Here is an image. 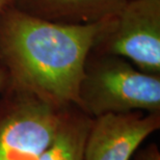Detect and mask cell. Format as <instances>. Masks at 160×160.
Wrapping results in <instances>:
<instances>
[{
  "label": "cell",
  "instance_id": "cell-1",
  "mask_svg": "<svg viewBox=\"0 0 160 160\" xmlns=\"http://www.w3.org/2000/svg\"><path fill=\"white\" fill-rule=\"evenodd\" d=\"M104 22L55 23L8 6L0 17V62L8 85L57 107H77L86 59Z\"/></svg>",
  "mask_w": 160,
  "mask_h": 160
},
{
  "label": "cell",
  "instance_id": "cell-8",
  "mask_svg": "<svg viewBox=\"0 0 160 160\" xmlns=\"http://www.w3.org/2000/svg\"><path fill=\"white\" fill-rule=\"evenodd\" d=\"M135 160H160V152L157 146L152 145L140 153Z\"/></svg>",
  "mask_w": 160,
  "mask_h": 160
},
{
  "label": "cell",
  "instance_id": "cell-6",
  "mask_svg": "<svg viewBox=\"0 0 160 160\" xmlns=\"http://www.w3.org/2000/svg\"><path fill=\"white\" fill-rule=\"evenodd\" d=\"M127 0H12V6L34 18L70 25L104 22Z\"/></svg>",
  "mask_w": 160,
  "mask_h": 160
},
{
  "label": "cell",
  "instance_id": "cell-4",
  "mask_svg": "<svg viewBox=\"0 0 160 160\" xmlns=\"http://www.w3.org/2000/svg\"><path fill=\"white\" fill-rule=\"evenodd\" d=\"M92 51L119 56L160 75V0H127L103 23Z\"/></svg>",
  "mask_w": 160,
  "mask_h": 160
},
{
  "label": "cell",
  "instance_id": "cell-9",
  "mask_svg": "<svg viewBox=\"0 0 160 160\" xmlns=\"http://www.w3.org/2000/svg\"><path fill=\"white\" fill-rule=\"evenodd\" d=\"M8 85V74H6L4 68L0 65V92L4 89Z\"/></svg>",
  "mask_w": 160,
  "mask_h": 160
},
{
  "label": "cell",
  "instance_id": "cell-7",
  "mask_svg": "<svg viewBox=\"0 0 160 160\" xmlns=\"http://www.w3.org/2000/svg\"><path fill=\"white\" fill-rule=\"evenodd\" d=\"M92 120L77 107L67 108L55 136L39 160H84Z\"/></svg>",
  "mask_w": 160,
  "mask_h": 160
},
{
  "label": "cell",
  "instance_id": "cell-10",
  "mask_svg": "<svg viewBox=\"0 0 160 160\" xmlns=\"http://www.w3.org/2000/svg\"><path fill=\"white\" fill-rule=\"evenodd\" d=\"M12 3V0H0V17H1L2 12L5 11L8 6H11Z\"/></svg>",
  "mask_w": 160,
  "mask_h": 160
},
{
  "label": "cell",
  "instance_id": "cell-2",
  "mask_svg": "<svg viewBox=\"0 0 160 160\" xmlns=\"http://www.w3.org/2000/svg\"><path fill=\"white\" fill-rule=\"evenodd\" d=\"M77 108L91 118L134 111L160 113V75L140 71L122 57L91 51Z\"/></svg>",
  "mask_w": 160,
  "mask_h": 160
},
{
  "label": "cell",
  "instance_id": "cell-3",
  "mask_svg": "<svg viewBox=\"0 0 160 160\" xmlns=\"http://www.w3.org/2000/svg\"><path fill=\"white\" fill-rule=\"evenodd\" d=\"M6 86L8 94L0 104V160H39L68 107Z\"/></svg>",
  "mask_w": 160,
  "mask_h": 160
},
{
  "label": "cell",
  "instance_id": "cell-5",
  "mask_svg": "<svg viewBox=\"0 0 160 160\" xmlns=\"http://www.w3.org/2000/svg\"><path fill=\"white\" fill-rule=\"evenodd\" d=\"M160 128V113L134 111L92 118L84 160H130L146 138Z\"/></svg>",
  "mask_w": 160,
  "mask_h": 160
}]
</instances>
